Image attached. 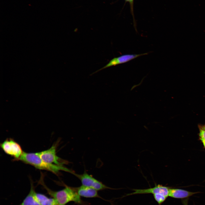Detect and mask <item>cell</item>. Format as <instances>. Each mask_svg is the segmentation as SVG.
<instances>
[{
	"label": "cell",
	"instance_id": "1",
	"mask_svg": "<svg viewBox=\"0 0 205 205\" xmlns=\"http://www.w3.org/2000/svg\"><path fill=\"white\" fill-rule=\"evenodd\" d=\"M19 161L31 165L36 169L45 170L58 175L60 171H63L72 173V171L63 166L51 164L42 160L37 153H27L23 152Z\"/></svg>",
	"mask_w": 205,
	"mask_h": 205
},
{
	"label": "cell",
	"instance_id": "2",
	"mask_svg": "<svg viewBox=\"0 0 205 205\" xmlns=\"http://www.w3.org/2000/svg\"><path fill=\"white\" fill-rule=\"evenodd\" d=\"M42 179L39 183L46 190L48 193L56 201L58 205H65L70 201L77 203L81 202L80 196L75 189L66 186L62 190L57 191H53L46 186Z\"/></svg>",
	"mask_w": 205,
	"mask_h": 205
},
{
	"label": "cell",
	"instance_id": "3",
	"mask_svg": "<svg viewBox=\"0 0 205 205\" xmlns=\"http://www.w3.org/2000/svg\"><path fill=\"white\" fill-rule=\"evenodd\" d=\"M0 146L5 153L13 157L14 160L19 161L24 152L20 145L11 138L6 139Z\"/></svg>",
	"mask_w": 205,
	"mask_h": 205
},
{
	"label": "cell",
	"instance_id": "4",
	"mask_svg": "<svg viewBox=\"0 0 205 205\" xmlns=\"http://www.w3.org/2000/svg\"><path fill=\"white\" fill-rule=\"evenodd\" d=\"M57 143L54 144L49 149L37 152L39 157L44 161L51 164L63 166L67 162L58 156L56 154Z\"/></svg>",
	"mask_w": 205,
	"mask_h": 205
},
{
	"label": "cell",
	"instance_id": "5",
	"mask_svg": "<svg viewBox=\"0 0 205 205\" xmlns=\"http://www.w3.org/2000/svg\"><path fill=\"white\" fill-rule=\"evenodd\" d=\"M71 174L80 180L82 185L83 186L92 188L97 191L109 188L102 183L86 172L79 174L73 172Z\"/></svg>",
	"mask_w": 205,
	"mask_h": 205
},
{
	"label": "cell",
	"instance_id": "6",
	"mask_svg": "<svg viewBox=\"0 0 205 205\" xmlns=\"http://www.w3.org/2000/svg\"><path fill=\"white\" fill-rule=\"evenodd\" d=\"M148 54V53H145L139 54H126L114 58L111 60L105 65L95 71L91 74V75L108 67L126 63L139 57L146 55Z\"/></svg>",
	"mask_w": 205,
	"mask_h": 205
},
{
	"label": "cell",
	"instance_id": "7",
	"mask_svg": "<svg viewBox=\"0 0 205 205\" xmlns=\"http://www.w3.org/2000/svg\"><path fill=\"white\" fill-rule=\"evenodd\" d=\"M169 188L168 187L159 184L155 185L153 187L147 189H133L132 190L134 191L133 192L127 194L126 196L137 194H152L153 195L160 194L168 197L169 196Z\"/></svg>",
	"mask_w": 205,
	"mask_h": 205
},
{
	"label": "cell",
	"instance_id": "8",
	"mask_svg": "<svg viewBox=\"0 0 205 205\" xmlns=\"http://www.w3.org/2000/svg\"><path fill=\"white\" fill-rule=\"evenodd\" d=\"M33 182H30V188L28 194L19 205H40L36 196Z\"/></svg>",
	"mask_w": 205,
	"mask_h": 205
},
{
	"label": "cell",
	"instance_id": "9",
	"mask_svg": "<svg viewBox=\"0 0 205 205\" xmlns=\"http://www.w3.org/2000/svg\"><path fill=\"white\" fill-rule=\"evenodd\" d=\"M80 196L86 198L98 197L97 191L93 188L82 185L75 189Z\"/></svg>",
	"mask_w": 205,
	"mask_h": 205
},
{
	"label": "cell",
	"instance_id": "10",
	"mask_svg": "<svg viewBox=\"0 0 205 205\" xmlns=\"http://www.w3.org/2000/svg\"><path fill=\"white\" fill-rule=\"evenodd\" d=\"M198 192H193L177 188H169V196L174 198H183L190 196Z\"/></svg>",
	"mask_w": 205,
	"mask_h": 205
},
{
	"label": "cell",
	"instance_id": "11",
	"mask_svg": "<svg viewBox=\"0 0 205 205\" xmlns=\"http://www.w3.org/2000/svg\"><path fill=\"white\" fill-rule=\"evenodd\" d=\"M37 198L40 205H58L53 198H49L44 194L36 193Z\"/></svg>",
	"mask_w": 205,
	"mask_h": 205
},
{
	"label": "cell",
	"instance_id": "12",
	"mask_svg": "<svg viewBox=\"0 0 205 205\" xmlns=\"http://www.w3.org/2000/svg\"><path fill=\"white\" fill-rule=\"evenodd\" d=\"M153 195L155 200L159 205H161L163 203L167 197L160 194H155Z\"/></svg>",
	"mask_w": 205,
	"mask_h": 205
},
{
	"label": "cell",
	"instance_id": "13",
	"mask_svg": "<svg viewBox=\"0 0 205 205\" xmlns=\"http://www.w3.org/2000/svg\"><path fill=\"white\" fill-rule=\"evenodd\" d=\"M199 137L202 141H205V125H199Z\"/></svg>",
	"mask_w": 205,
	"mask_h": 205
},
{
	"label": "cell",
	"instance_id": "14",
	"mask_svg": "<svg viewBox=\"0 0 205 205\" xmlns=\"http://www.w3.org/2000/svg\"><path fill=\"white\" fill-rule=\"evenodd\" d=\"M126 2H128L129 3L130 7V12L132 15L134 22H135L134 16V14L133 4L134 0H124Z\"/></svg>",
	"mask_w": 205,
	"mask_h": 205
},
{
	"label": "cell",
	"instance_id": "15",
	"mask_svg": "<svg viewBox=\"0 0 205 205\" xmlns=\"http://www.w3.org/2000/svg\"><path fill=\"white\" fill-rule=\"evenodd\" d=\"M202 142L205 148V141H202Z\"/></svg>",
	"mask_w": 205,
	"mask_h": 205
},
{
	"label": "cell",
	"instance_id": "16",
	"mask_svg": "<svg viewBox=\"0 0 205 205\" xmlns=\"http://www.w3.org/2000/svg\"><path fill=\"white\" fill-rule=\"evenodd\" d=\"M184 205H187L186 204H185V203H184Z\"/></svg>",
	"mask_w": 205,
	"mask_h": 205
}]
</instances>
